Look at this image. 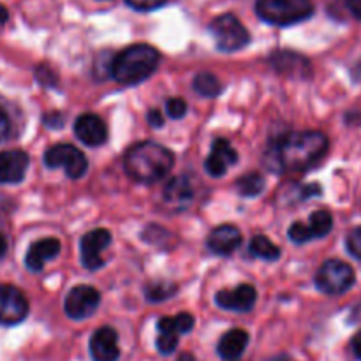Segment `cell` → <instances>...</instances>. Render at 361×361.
<instances>
[{
  "label": "cell",
  "instance_id": "1",
  "mask_svg": "<svg viewBox=\"0 0 361 361\" xmlns=\"http://www.w3.org/2000/svg\"><path fill=\"white\" fill-rule=\"evenodd\" d=\"M328 137L319 130H298L279 140L275 157L282 171H305L324 157Z\"/></svg>",
  "mask_w": 361,
  "mask_h": 361
},
{
  "label": "cell",
  "instance_id": "2",
  "mask_svg": "<svg viewBox=\"0 0 361 361\" xmlns=\"http://www.w3.org/2000/svg\"><path fill=\"white\" fill-rule=\"evenodd\" d=\"M175 164V155L162 145L154 141H143L130 148L123 159V169L140 183H155L166 178Z\"/></svg>",
  "mask_w": 361,
  "mask_h": 361
},
{
  "label": "cell",
  "instance_id": "3",
  "mask_svg": "<svg viewBox=\"0 0 361 361\" xmlns=\"http://www.w3.org/2000/svg\"><path fill=\"white\" fill-rule=\"evenodd\" d=\"M161 53L150 44H133L122 49L109 66V74L120 85H137L157 71Z\"/></svg>",
  "mask_w": 361,
  "mask_h": 361
},
{
  "label": "cell",
  "instance_id": "4",
  "mask_svg": "<svg viewBox=\"0 0 361 361\" xmlns=\"http://www.w3.org/2000/svg\"><path fill=\"white\" fill-rule=\"evenodd\" d=\"M256 13L267 23L289 27L309 20L314 14L310 0H257Z\"/></svg>",
  "mask_w": 361,
  "mask_h": 361
},
{
  "label": "cell",
  "instance_id": "5",
  "mask_svg": "<svg viewBox=\"0 0 361 361\" xmlns=\"http://www.w3.org/2000/svg\"><path fill=\"white\" fill-rule=\"evenodd\" d=\"M210 34L214 35L217 49L224 53L238 51L250 42V34L242 21L231 13L221 14L210 23Z\"/></svg>",
  "mask_w": 361,
  "mask_h": 361
},
{
  "label": "cell",
  "instance_id": "6",
  "mask_svg": "<svg viewBox=\"0 0 361 361\" xmlns=\"http://www.w3.org/2000/svg\"><path fill=\"white\" fill-rule=\"evenodd\" d=\"M355 270L341 259H330L317 270L316 286L326 295H344L355 286Z\"/></svg>",
  "mask_w": 361,
  "mask_h": 361
},
{
  "label": "cell",
  "instance_id": "7",
  "mask_svg": "<svg viewBox=\"0 0 361 361\" xmlns=\"http://www.w3.org/2000/svg\"><path fill=\"white\" fill-rule=\"evenodd\" d=\"M44 164L49 169L62 168L66 175L73 180L81 178L88 169V161L83 152L69 143H59L55 147H49L44 154Z\"/></svg>",
  "mask_w": 361,
  "mask_h": 361
},
{
  "label": "cell",
  "instance_id": "8",
  "mask_svg": "<svg viewBox=\"0 0 361 361\" xmlns=\"http://www.w3.org/2000/svg\"><path fill=\"white\" fill-rule=\"evenodd\" d=\"M101 303V293L92 286H76L71 289L63 302L67 317L74 321H83L97 310Z\"/></svg>",
  "mask_w": 361,
  "mask_h": 361
},
{
  "label": "cell",
  "instance_id": "9",
  "mask_svg": "<svg viewBox=\"0 0 361 361\" xmlns=\"http://www.w3.org/2000/svg\"><path fill=\"white\" fill-rule=\"evenodd\" d=\"M28 316V302L23 293L9 284L0 286V324L14 326Z\"/></svg>",
  "mask_w": 361,
  "mask_h": 361
},
{
  "label": "cell",
  "instance_id": "10",
  "mask_svg": "<svg viewBox=\"0 0 361 361\" xmlns=\"http://www.w3.org/2000/svg\"><path fill=\"white\" fill-rule=\"evenodd\" d=\"M111 243V233L108 229H94L88 231L81 238L80 250H81V263L87 270H99L104 264L102 259V250Z\"/></svg>",
  "mask_w": 361,
  "mask_h": 361
},
{
  "label": "cell",
  "instance_id": "11",
  "mask_svg": "<svg viewBox=\"0 0 361 361\" xmlns=\"http://www.w3.org/2000/svg\"><path fill=\"white\" fill-rule=\"evenodd\" d=\"M256 288L250 284H240L235 289H222L215 295V303L221 309L231 312H249L256 305Z\"/></svg>",
  "mask_w": 361,
  "mask_h": 361
},
{
  "label": "cell",
  "instance_id": "12",
  "mask_svg": "<svg viewBox=\"0 0 361 361\" xmlns=\"http://www.w3.org/2000/svg\"><path fill=\"white\" fill-rule=\"evenodd\" d=\"M236 161H238V154L231 147V143L224 137H217L212 143V152L207 161H204V169L210 176L219 178V176H224Z\"/></svg>",
  "mask_w": 361,
  "mask_h": 361
},
{
  "label": "cell",
  "instance_id": "13",
  "mask_svg": "<svg viewBox=\"0 0 361 361\" xmlns=\"http://www.w3.org/2000/svg\"><path fill=\"white\" fill-rule=\"evenodd\" d=\"M74 134L87 147H101L108 140V127L101 116L94 113H85L74 122Z\"/></svg>",
  "mask_w": 361,
  "mask_h": 361
},
{
  "label": "cell",
  "instance_id": "14",
  "mask_svg": "<svg viewBox=\"0 0 361 361\" xmlns=\"http://www.w3.org/2000/svg\"><path fill=\"white\" fill-rule=\"evenodd\" d=\"M28 154L23 150H6L0 154V183H20L28 169Z\"/></svg>",
  "mask_w": 361,
  "mask_h": 361
},
{
  "label": "cell",
  "instance_id": "15",
  "mask_svg": "<svg viewBox=\"0 0 361 361\" xmlns=\"http://www.w3.org/2000/svg\"><path fill=\"white\" fill-rule=\"evenodd\" d=\"M90 355L94 361H116L120 356L118 335L113 328L102 326L92 335Z\"/></svg>",
  "mask_w": 361,
  "mask_h": 361
},
{
  "label": "cell",
  "instance_id": "16",
  "mask_svg": "<svg viewBox=\"0 0 361 361\" xmlns=\"http://www.w3.org/2000/svg\"><path fill=\"white\" fill-rule=\"evenodd\" d=\"M240 243H242V233L233 224L219 226L208 235L207 240L210 252L217 254V256H229L238 249Z\"/></svg>",
  "mask_w": 361,
  "mask_h": 361
},
{
  "label": "cell",
  "instance_id": "17",
  "mask_svg": "<svg viewBox=\"0 0 361 361\" xmlns=\"http://www.w3.org/2000/svg\"><path fill=\"white\" fill-rule=\"evenodd\" d=\"M60 249H62L60 240L51 238V236L39 240V242L32 243L28 249L27 256H25V267L30 271H41L49 259H55L59 256Z\"/></svg>",
  "mask_w": 361,
  "mask_h": 361
},
{
  "label": "cell",
  "instance_id": "18",
  "mask_svg": "<svg viewBox=\"0 0 361 361\" xmlns=\"http://www.w3.org/2000/svg\"><path fill=\"white\" fill-rule=\"evenodd\" d=\"M249 345V334L245 330H229L228 334L222 335L221 342L217 345L219 356L226 361H236L243 355V351Z\"/></svg>",
  "mask_w": 361,
  "mask_h": 361
},
{
  "label": "cell",
  "instance_id": "19",
  "mask_svg": "<svg viewBox=\"0 0 361 361\" xmlns=\"http://www.w3.org/2000/svg\"><path fill=\"white\" fill-rule=\"evenodd\" d=\"M271 63H274L275 71L295 78H305L310 67L309 60L291 51H275L271 56Z\"/></svg>",
  "mask_w": 361,
  "mask_h": 361
},
{
  "label": "cell",
  "instance_id": "20",
  "mask_svg": "<svg viewBox=\"0 0 361 361\" xmlns=\"http://www.w3.org/2000/svg\"><path fill=\"white\" fill-rule=\"evenodd\" d=\"M192 200V183H190L185 176H176V178L169 180V183L164 189V201L169 207H176L182 210V208H185Z\"/></svg>",
  "mask_w": 361,
  "mask_h": 361
},
{
  "label": "cell",
  "instance_id": "21",
  "mask_svg": "<svg viewBox=\"0 0 361 361\" xmlns=\"http://www.w3.org/2000/svg\"><path fill=\"white\" fill-rule=\"evenodd\" d=\"M159 331L162 334H173V335H182L189 334L194 328V317L190 314L183 312L175 317H162L157 323Z\"/></svg>",
  "mask_w": 361,
  "mask_h": 361
},
{
  "label": "cell",
  "instance_id": "22",
  "mask_svg": "<svg viewBox=\"0 0 361 361\" xmlns=\"http://www.w3.org/2000/svg\"><path fill=\"white\" fill-rule=\"evenodd\" d=\"M249 250L252 256L259 257V259L264 261H277L281 257V249L271 242L268 236L257 235L250 240Z\"/></svg>",
  "mask_w": 361,
  "mask_h": 361
},
{
  "label": "cell",
  "instance_id": "23",
  "mask_svg": "<svg viewBox=\"0 0 361 361\" xmlns=\"http://www.w3.org/2000/svg\"><path fill=\"white\" fill-rule=\"evenodd\" d=\"M192 87L201 97H217L222 92V85L217 76L212 73H200L194 76Z\"/></svg>",
  "mask_w": 361,
  "mask_h": 361
},
{
  "label": "cell",
  "instance_id": "24",
  "mask_svg": "<svg viewBox=\"0 0 361 361\" xmlns=\"http://www.w3.org/2000/svg\"><path fill=\"white\" fill-rule=\"evenodd\" d=\"M307 228H309L312 238H323L334 228V217H331V214L328 210H317L310 215V221Z\"/></svg>",
  "mask_w": 361,
  "mask_h": 361
},
{
  "label": "cell",
  "instance_id": "25",
  "mask_svg": "<svg viewBox=\"0 0 361 361\" xmlns=\"http://www.w3.org/2000/svg\"><path fill=\"white\" fill-rule=\"evenodd\" d=\"M236 190L240 192V196L243 197H256L259 196L264 190V180L259 173H249V175H243L242 178L236 182Z\"/></svg>",
  "mask_w": 361,
  "mask_h": 361
},
{
  "label": "cell",
  "instance_id": "26",
  "mask_svg": "<svg viewBox=\"0 0 361 361\" xmlns=\"http://www.w3.org/2000/svg\"><path fill=\"white\" fill-rule=\"evenodd\" d=\"M176 293V288L169 282H154L145 288V296L148 302H164V300L171 298Z\"/></svg>",
  "mask_w": 361,
  "mask_h": 361
},
{
  "label": "cell",
  "instance_id": "27",
  "mask_svg": "<svg viewBox=\"0 0 361 361\" xmlns=\"http://www.w3.org/2000/svg\"><path fill=\"white\" fill-rule=\"evenodd\" d=\"M176 345H178V335L162 334V331H159L157 349L161 355H171V353L176 351Z\"/></svg>",
  "mask_w": 361,
  "mask_h": 361
},
{
  "label": "cell",
  "instance_id": "28",
  "mask_svg": "<svg viewBox=\"0 0 361 361\" xmlns=\"http://www.w3.org/2000/svg\"><path fill=\"white\" fill-rule=\"evenodd\" d=\"M288 236H289V240L295 243H305V242H310V240H312L309 228H307V224H303V222H295V224L289 228Z\"/></svg>",
  "mask_w": 361,
  "mask_h": 361
},
{
  "label": "cell",
  "instance_id": "29",
  "mask_svg": "<svg viewBox=\"0 0 361 361\" xmlns=\"http://www.w3.org/2000/svg\"><path fill=\"white\" fill-rule=\"evenodd\" d=\"M345 247H348L349 254L356 259L361 261V226L353 229L348 235V240H345Z\"/></svg>",
  "mask_w": 361,
  "mask_h": 361
},
{
  "label": "cell",
  "instance_id": "30",
  "mask_svg": "<svg viewBox=\"0 0 361 361\" xmlns=\"http://www.w3.org/2000/svg\"><path fill=\"white\" fill-rule=\"evenodd\" d=\"M166 113H168L173 120L182 118L187 113V102L180 97L169 99V101L166 102Z\"/></svg>",
  "mask_w": 361,
  "mask_h": 361
},
{
  "label": "cell",
  "instance_id": "31",
  "mask_svg": "<svg viewBox=\"0 0 361 361\" xmlns=\"http://www.w3.org/2000/svg\"><path fill=\"white\" fill-rule=\"evenodd\" d=\"M126 2L133 9L147 13V11H155L159 7H162L166 4V0H126Z\"/></svg>",
  "mask_w": 361,
  "mask_h": 361
},
{
  "label": "cell",
  "instance_id": "32",
  "mask_svg": "<svg viewBox=\"0 0 361 361\" xmlns=\"http://www.w3.org/2000/svg\"><path fill=\"white\" fill-rule=\"evenodd\" d=\"M9 129H11L9 116H7V113L4 111V109H0V141L9 134Z\"/></svg>",
  "mask_w": 361,
  "mask_h": 361
},
{
  "label": "cell",
  "instance_id": "33",
  "mask_svg": "<svg viewBox=\"0 0 361 361\" xmlns=\"http://www.w3.org/2000/svg\"><path fill=\"white\" fill-rule=\"evenodd\" d=\"M148 123H150L152 127H162V123H164V116H162V113L159 111V109H150L148 111Z\"/></svg>",
  "mask_w": 361,
  "mask_h": 361
},
{
  "label": "cell",
  "instance_id": "34",
  "mask_svg": "<svg viewBox=\"0 0 361 361\" xmlns=\"http://www.w3.org/2000/svg\"><path fill=\"white\" fill-rule=\"evenodd\" d=\"M345 4H348L353 16H356L358 20H361V0H345Z\"/></svg>",
  "mask_w": 361,
  "mask_h": 361
},
{
  "label": "cell",
  "instance_id": "35",
  "mask_svg": "<svg viewBox=\"0 0 361 361\" xmlns=\"http://www.w3.org/2000/svg\"><path fill=\"white\" fill-rule=\"evenodd\" d=\"M351 348H353V353H355V356L358 360H361V331L355 335V338H353L351 342Z\"/></svg>",
  "mask_w": 361,
  "mask_h": 361
},
{
  "label": "cell",
  "instance_id": "36",
  "mask_svg": "<svg viewBox=\"0 0 361 361\" xmlns=\"http://www.w3.org/2000/svg\"><path fill=\"white\" fill-rule=\"evenodd\" d=\"M7 20H9V11H7L6 6H2V4H0V25L6 23Z\"/></svg>",
  "mask_w": 361,
  "mask_h": 361
},
{
  "label": "cell",
  "instance_id": "37",
  "mask_svg": "<svg viewBox=\"0 0 361 361\" xmlns=\"http://www.w3.org/2000/svg\"><path fill=\"white\" fill-rule=\"evenodd\" d=\"M6 252H7V240H6V236L0 235V259L6 256Z\"/></svg>",
  "mask_w": 361,
  "mask_h": 361
},
{
  "label": "cell",
  "instance_id": "38",
  "mask_svg": "<svg viewBox=\"0 0 361 361\" xmlns=\"http://www.w3.org/2000/svg\"><path fill=\"white\" fill-rule=\"evenodd\" d=\"M178 361H196V360H194L190 355H182V356H180Z\"/></svg>",
  "mask_w": 361,
  "mask_h": 361
}]
</instances>
